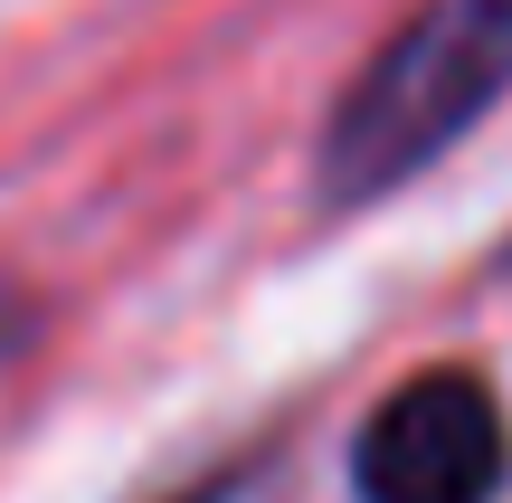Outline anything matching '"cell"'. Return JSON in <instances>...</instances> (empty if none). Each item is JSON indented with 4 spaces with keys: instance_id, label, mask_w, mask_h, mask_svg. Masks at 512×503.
<instances>
[{
    "instance_id": "1",
    "label": "cell",
    "mask_w": 512,
    "mask_h": 503,
    "mask_svg": "<svg viewBox=\"0 0 512 503\" xmlns=\"http://www.w3.org/2000/svg\"><path fill=\"white\" fill-rule=\"evenodd\" d=\"M503 86H512V0H427L342 95L323 133V181L342 200H370V190L427 171Z\"/></svg>"
},
{
    "instance_id": "2",
    "label": "cell",
    "mask_w": 512,
    "mask_h": 503,
    "mask_svg": "<svg viewBox=\"0 0 512 503\" xmlns=\"http://www.w3.org/2000/svg\"><path fill=\"white\" fill-rule=\"evenodd\" d=\"M503 409L475 371H418L361 418L351 494L361 503H494L503 494Z\"/></svg>"
}]
</instances>
